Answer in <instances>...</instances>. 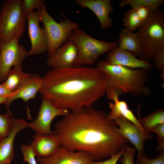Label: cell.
<instances>
[{
    "label": "cell",
    "instance_id": "obj_1",
    "mask_svg": "<svg viewBox=\"0 0 164 164\" xmlns=\"http://www.w3.org/2000/svg\"><path fill=\"white\" fill-rule=\"evenodd\" d=\"M107 114L91 105L70 111L56 123L53 132L60 147L85 151L100 160L118 153L129 142Z\"/></svg>",
    "mask_w": 164,
    "mask_h": 164
},
{
    "label": "cell",
    "instance_id": "obj_2",
    "mask_svg": "<svg viewBox=\"0 0 164 164\" xmlns=\"http://www.w3.org/2000/svg\"><path fill=\"white\" fill-rule=\"evenodd\" d=\"M42 99L71 111L92 105L106 94L107 78L97 67L52 69L42 77Z\"/></svg>",
    "mask_w": 164,
    "mask_h": 164
},
{
    "label": "cell",
    "instance_id": "obj_3",
    "mask_svg": "<svg viewBox=\"0 0 164 164\" xmlns=\"http://www.w3.org/2000/svg\"><path fill=\"white\" fill-rule=\"evenodd\" d=\"M107 78L106 95L114 102L122 94L147 96L151 91L147 85L148 76L146 70L132 69L108 64L106 60H99L96 67Z\"/></svg>",
    "mask_w": 164,
    "mask_h": 164
},
{
    "label": "cell",
    "instance_id": "obj_4",
    "mask_svg": "<svg viewBox=\"0 0 164 164\" xmlns=\"http://www.w3.org/2000/svg\"><path fill=\"white\" fill-rule=\"evenodd\" d=\"M142 54L140 59H154L164 49V11L150 12L137 28Z\"/></svg>",
    "mask_w": 164,
    "mask_h": 164
},
{
    "label": "cell",
    "instance_id": "obj_5",
    "mask_svg": "<svg viewBox=\"0 0 164 164\" xmlns=\"http://www.w3.org/2000/svg\"><path fill=\"white\" fill-rule=\"evenodd\" d=\"M69 39L73 43L77 50L74 67L92 65L102 55L118 45L116 42H107L94 38L79 28L72 31Z\"/></svg>",
    "mask_w": 164,
    "mask_h": 164
},
{
    "label": "cell",
    "instance_id": "obj_6",
    "mask_svg": "<svg viewBox=\"0 0 164 164\" xmlns=\"http://www.w3.org/2000/svg\"><path fill=\"white\" fill-rule=\"evenodd\" d=\"M39 21L43 24L47 36L48 46L47 55L48 58L63 43L69 39L72 31L79 28V24L68 19L62 12L64 20L56 22L46 9L45 3L37 11Z\"/></svg>",
    "mask_w": 164,
    "mask_h": 164
},
{
    "label": "cell",
    "instance_id": "obj_7",
    "mask_svg": "<svg viewBox=\"0 0 164 164\" xmlns=\"http://www.w3.org/2000/svg\"><path fill=\"white\" fill-rule=\"evenodd\" d=\"M22 0H7L0 12V41L7 42L15 37L19 38L24 33L26 14L23 12Z\"/></svg>",
    "mask_w": 164,
    "mask_h": 164
},
{
    "label": "cell",
    "instance_id": "obj_8",
    "mask_svg": "<svg viewBox=\"0 0 164 164\" xmlns=\"http://www.w3.org/2000/svg\"><path fill=\"white\" fill-rule=\"evenodd\" d=\"M19 38L15 37L6 42H1L0 52V83L4 82L12 67L22 66L28 51L19 43Z\"/></svg>",
    "mask_w": 164,
    "mask_h": 164
},
{
    "label": "cell",
    "instance_id": "obj_9",
    "mask_svg": "<svg viewBox=\"0 0 164 164\" xmlns=\"http://www.w3.org/2000/svg\"><path fill=\"white\" fill-rule=\"evenodd\" d=\"M70 111L58 108L49 101L42 99V102L35 119L28 123V127L35 131L36 133L53 134L51 129V124L53 119L58 116H64Z\"/></svg>",
    "mask_w": 164,
    "mask_h": 164
},
{
    "label": "cell",
    "instance_id": "obj_10",
    "mask_svg": "<svg viewBox=\"0 0 164 164\" xmlns=\"http://www.w3.org/2000/svg\"><path fill=\"white\" fill-rule=\"evenodd\" d=\"M28 25V33L31 41V47L28 51V56L38 55L47 50L48 42L44 28L39 26L37 11H33L26 15Z\"/></svg>",
    "mask_w": 164,
    "mask_h": 164
},
{
    "label": "cell",
    "instance_id": "obj_11",
    "mask_svg": "<svg viewBox=\"0 0 164 164\" xmlns=\"http://www.w3.org/2000/svg\"><path fill=\"white\" fill-rule=\"evenodd\" d=\"M117 124V131L134 146L138 153H144V145L154 136L150 133L142 132L135 125L122 117L114 120Z\"/></svg>",
    "mask_w": 164,
    "mask_h": 164
},
{
    "label": "cell",
    "instance_id": "obj_12",
    "mask_svg": "<svg viewBox=\"0 0 164 164\" xmlns=\"http://www.w3.org/2000/svg\"><path fill=\"white\" fill-rule=\"evenodd\" d=\"M94 160L86 151H72L60 147L51 156L36 159L38 164H91Z\"/></svg>",
    "mask_w": 164,
    "mask_h": 164
},
{
    "label": "cell",
    "instance_id": "obj_13",
    "mask_svg": "<svg viewBox=\"0 0 164 164\" xmlns=\"http://www.w3.org/2000/svg\"><path fill=\"white\" fill-rule=\"evenodd\" d=\"M77 55L76 46L72 41L68 39L48 58L46 65L52 69L73 67Z\"/></svg>",
    "mask_w": 164,
    "mask_h": 164
},
{
    "label": "cell",
    "instance_id": "obj_14",
    "mask_svg": "<svg viewBox=\"0 0 164 164\" xmlns=\"http://www.w3.org/2000/svg\"><path fill=\"white\" fill-rule=\"evenodd\" d=\"M111 65H120L132 68H143L146 70H151L152 64L148 60L138 59L131 52L119 46L109 51L106 60Z\"/></svg>",
    "mask_w": 164,
    "mask_h": 164
},
{
    "label": "cell",
    "instance_id": "obj_15",
    "mask_svg": "<svg viewBox=\"0 0 164 164\" xmlns=\"http://www.w3.org/2000/svg\"><path fill=\"white\" fill-rule=\"evenodd\" d=\"M43 78L39 75L31 73L20 87L7 97L5 104L7 110L14 100L21 98L25 102L34 99L38 92L41 88Z\"/></svg>",
    "mask_w": 164,
    "mask_h": 164
},
{
    "label": "cell",
    "instance_id": "obj_16",
    "mask_svg": "<svg viewBox=\"0 0 164 164\" xmlns=\"http://www.w3.org/2000/svg\"><path fill=\"white\" fill-rule=\"evenodd\" d=\"M76 2L82 8H87L96 15L103 29L110 28L112 26V19L109 14L114 10L110 0H76Z\"/></svg>",
    "mask_w": 164,
    "mask_h": 164
},
{
    "label": "cell",
    "instance_id": "obj_17",
    "mask_svg": "<svg viewBox=\"0 0 164 164\" xmlns=\"http://www.w3.org/2000/svg\"><path fill=\"white\" fill-rule=\"evenodd\" d=\"M24 119L13 118L12 129L5 138L0 141V164H10L14 157V144L15 138L20 131L28 127Z\"/></svg>",
    "mask_w": 164,
    "mask_h": 164
},
{
    "label": "cell",
    "instance_id": "obj_18",
    "mask_svg": "<svg viewBox=\"0 0 164 164\" xmlns=\"http://www.w3.org/2000/svg\"><path fill=\"white\" fill-rule=\"evenodd\" d=\"M29 145L36 156L42 158L53 155L60 148L58 140L53 134L36 133Z\"/></svg>",
    "mask_w": 164,
    "mask_h": 164
},
{
    "label": "cell",
    "instance_id": "obj_19",
    "mask_svg": "<svg viewBox=\"0 0 164 164\" xmlns=\"http://www.w3.org/2000/svg\"><path fill=\"white\" fill-rule=\"evenodd\" d=\"M109 106L110 111L107 114V115L109 118L114 120L119 117H122L135 125L142 132H145L138 120L128 108L126 102L118 99L114 102H109Z\"/></svg>",
    "mask_w": 164,
    "mask_h": 164
},
{
    "label": "cell",
    "instance_id": "obj_20",
    "mask_svg": "<svg viewBox=\"0 0 164 164\" xmlns=\"http://www.w3.org/2000/svg\"><path fill=\"white\" fill-rule=\"evenodd\" d=\"M118 43L121 48L128 50L134 55L142 54L140 44L136 33L131 32L124 28L120 34Z\"/></svg>",
    "mask_w": 164,
    "mask_h": 164
},
{
    "label": "cell",
    "instance_id": "obj_21",
    "mask_svg": "<svg viewBox=\"0 0 164 164\" xmlns=\"http://www.w3.org/2000/svg\"><path fill=\"white\" fill-rule=\"evenodd\" d=\"M31 74L24 72L22 66H15L9 70L6 80L2 84L12 93L20 87Z\"/></svg>",
    "mask_w": 164,
    "mask_h": 164
},
{
    "label": "cell",
    "instance_id": "obj_22",
    "mask_svg": "<svg viewBox=\"0 0 164 164\" xmlns=\"http://www.w3.org/2000/svg\"><path fill=\"white\" fill-rule=\"evenodd\" d=\"M138 120L145 132L150 133L158 125L164 123V110L159 109Z\"/></svg>",
    "mask_w": 164,
    "mask_h": 164
},
{
    "label": "cell",
    "instance_id": "obj_23",
    "mask_svg": "<svg viewBox=\"0 0 164 164\" xmlns=\"http://www.w3.org/2000/svg\"><path fill=\"white\" fill-rule=\"evenodd\" d=\"M164 2L163 0H122L119 2V4L121 7L126 5H129L134 9L145 7L150 12H152L158 10Z\"/></svg>",
    "mask_w": 164,
    "mask_h": 164
},
{
    "label": "cell",
    "instance_id": "obj_24",
    "mask_svg": "<svg viewBox=\"0 0 164 164\" xmlns=\"http://www.w3.org/2000/svg\"><path fill=\"white\" fill-rule=\"evenodd\" d=\"M123 21L125 28L133 32L137 29L142 21L138 15L135 9L132 8L125 13Z\"/></svg>",
    "mask_w": 164,
    "mask_h": 164
},
{
    "label": "cell",
    "instance_id": "obj_25",
    "mask_svg": "<svg viewBox=\"0 0 164 164\" xmlns=\"http://www.w3.org/2000/svg\"><path fill=\"white\" fill-rule=\"evenodd\" d=\"M13 114L10 110L5 114H0V139L6 137L13 127Z\"/></svg>",
    "mask_w": 164,
    "mask_h": 164
},
{
    "label": "cell",
    "instance_id": "obj_26",
    "mask_svg": "<svg viewBox=\"0 0 164 164\" xmlns=\"http://www.w3.org/2000/svg\"><path fill=\"white\" fill-rule=\"evenodd\" d=\"M157 157L154 159H150L145 154L138 153V161L140 164H164V151H160Z\"/></svg>",
    "mask_w": 164,
    "mask_h": 164
},
{
    "label": "cell",
    "instance_id": "obj_27",
    "mask_svg": "<svg viewBox=\"0 0 164 164\" xmlns=\"http://www.w3.org/2000/svg\"><path fill=\"white\" fill-rule=\"evenodd\" d=\"M45 2L44 0H22V7L23 10L26 15L28 13L33 11L35 9L39 10Z\"/></svg>",
    "mask_w": 164,
    "mask_h": 164
},
{
    "label": "cell",
    "instance_id": "obj_28",
    "mask_svg": "<svg viewBox=\"0 0 164 164\" xmlns=\"http://www.w3.org/2000/svg\"><path fill=\"white\" fill-rule=\"evenodd\" d=\"M20 149L24 157L22 164L26 162L29 164H38L36 159V156L29 145L22 144L20 147Z\"/></svg>",
    "mask_w": 164,
    "mask_h": 164
},
{
    "label": "cell",
    "instance_id": "obj_29",
    "mask_svg": "<svg viewBox=\"0 0 164 164\" xmlns=\"http://www.w3.org/2000/svg\"><path fill=\"white\" fill-rule=\"evenodd\" d=\"M135 147L132 148L126 144L123 155L120 159L121 164H134V158L135 152Z\"/></svg>",
    "mask_w": 164,
    "mask_h": 164
},
{
    "label": "cell",
    "instance_id": "obj_30",
    "mask_svg": "<svg viewBox=\"0 0 164 164\" xmlns=\"http://www.w3.org/2000/svg\"><path fill=\"white\" fill-rule=\"evenodd\" d=\"M158 137L159 145L156 148V151H160L164 149V123L157 126L152 131Z\"/></svg>",
    "mask_w": 164,
    "mask_h": 164
},
{
    "label": "cell",
    "instance_id": "obj_31",
    "mask_svg": "<svg viewBox=\"0 0 164 164\" xmlns=\"http://www.w3.org/2000/svg\"><path fill=\"white\" fill-rule=\"evenodd\" d=\"M125 145L118 153L116 154L112 155L108 159L101 161H93L91 164H116L118 160L120 159L123 155Z\"/></svg>",
    "mask_w": 164,
    "mask_h": 164
},
{
    "label": "cell",
    "instance_id": "obj_32",
    "mask_svg": "<svg viewBox=\"0 0 164 164\" xmlns=\"http://www.w3.org/2000/svg\"><path fill=\"white\" fill-rule=\"evenodd\" d=\"M135 9L138 15L142 22L147 18L150 12L148 8L145 7H139Z\"/></svg>",
    "mask_w": 164,
    "mask_h": 164
},
{
    "label": "cell",
    "instance_id": "obj_33",
    "mask_svg": "<svg viewBox=\"0 0 164 164\" xmlns=\"http://www.w3.org/2000/svg\"><path fill=\"white\" fill-rule=\"evenodd\" d=\"M12 93L2 83L0 84V97H7Z\"/></svg>",
    "mask_w": 164,
    "mask_h": 164
},
{
    "label": "cell",
    "instance_id": "obj_34",
    "mask_svg": "<svg viewBox=\"0 0 164 164\" xmlns=\"http://www.w3.org/2000/svg\"><path fill=\"white\" fill-rule=\"evenodd\" d=\"M7 100V97H0V104H5Z\"/></svg>",
    "mask_w": 164,
    "mask_h": 164
},
{
    "label": "cell",
    "instance_id": "obj_35",
    "mask_svg": "<svg viewBox=\"0 0 164 164\" xmlns=\"http://www.w3.org/2000/svg\"><path fill=\"white\" fill-rule=\"evenodd\" d=\"M135 164H140L139 162L137 160L135 162Z\"/></svg>",
    "mask_w": 164,
    "mask_h": 164
},
{
    "label": "cell",
    "instance_id": "obj_36",
    "mask_svg": "<svg viewBox=\"0 0 164 164\" xmlns=\"http://www.w3.org/2000/svg\"><path fill=\"white\" fill-rule=\"evenodd\" d=\"M1 41H0V46H1Z\"/></svg>",
    "mask_w": 164,
    "mask_h": 164
},
{
    "label": "cell",
    "instance_id": "obj_37",
    "mask_svg": "<svg viewBox=\"0 0 164 164\" xmlns=\"http://www.w3.org/2000/svg\"><path fill=\"white\" fill-rule=\"evenodd\" d=\"M1 139H0V141H1Z\"/></svg>",
    "mask_w": 164,
    "mask_h": 164
}]
</instances>
